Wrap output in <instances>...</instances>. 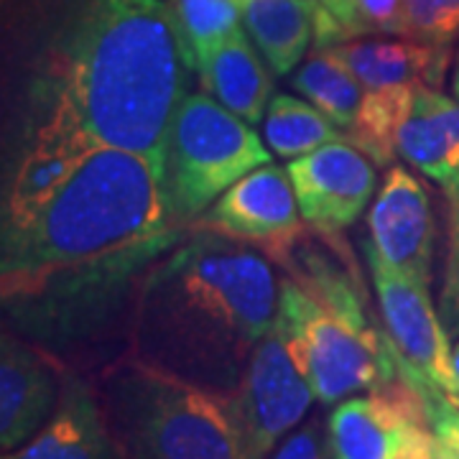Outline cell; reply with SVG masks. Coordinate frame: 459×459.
<instances>
[{
	"mask_svg": "<svg viewBox=\"0 0 459 459\" xmlns=\"http://www.w3.org/2000/svg\"><path fill=\"white\" fill-rule=\"evenodd\" d=\"M281 283L247 243L199 228L141 283L131 352L189 383L235 395L279 316Z\"/></svg>",
	"mask_w": 459,
	"mask_h": 459,
	"instance_id": "1",
	"label": "cell"
},
{
	"mask_svg": "<svg viewBox=\"0 0 459 459\" xmlns=\"http://www.w3.org/2000/svg\"><path fill=\"white\" fill-rule=\"evenodd\" d=\"M174 243L161 166L92 146L26 228L3 232V299L31 301L113 281Z\"/></svg>",
	"mask_w": 459,
	"mask_h": 459,
	"instance_id": "2",
	"label": "cell"
},
{
	"mask_svg": "<svg viewBox=\"0 0 459 459\" xmlns=\"http://www.w3.org/2000/svg\"><path fill=\"white\" fill-rule=\"evenodd\" d=\"M189 72L171 0H92L69 36L56 102L92 146L161 166Z\"/></svg>",
	"mask_w": 459,
	"mask_h": 459,
	"instance_id": "3",
	"label": "cell"
},
{
	"mask_svg": "<svg viewBox=\"0 0 459 459\" xmlns=\"http://www.w3.org/2000/svg\"><path fill=\"white\" fill-rule=\"evenodd\" d=\"M92 383L120 459H253L235 395L133 352L108 362Z\"/></svg>",
	"mask_w": 459,
	"mask_h": 459,
	"instance_id": "4",
	"label": "cell"
},
{
	"mask_svg": "<svg viewBox=\"0 0 459 459\" xmlns=\"http://www.w3.org/2000/svg\"><path fill=\"white\" fill-rule=\"evenodd\" d=\"M271 164V151L240 115L207 92L181 100L166 135L161 184L174 228L192 225L238 179Z\"/></svg>",
	"mask_w": 459,
	"mask_h": 459,
	"instance_id": "5",
	"label": "cell"
},
{
	"mask_svg": "<svg viewBox=\"0 0 459 459\" xmlns=\"http://www.w3.org/2000/svg\"><path fill=\"white\" fill-rule=\"evenodd\" d=\"M276 327L316 401L327 406L373 391L398 376L383 329L329 309L294 279L281 281Z\"/></svg>",
	"mask_w": 459,
	"mask_h": 459,
	"instance_id": "6",
	"label": "cell"
},
{
	"mask_svg": "<svg viewBox=\"0 0 459 459\" xmlns=\"http://www.w3.org/2000/svg\"><path fill=\"white\" fill-rule=\"evenodd\" d=\"M362 247L376 283L383 334L391 344L398 376L406 377L427 403L449 398L459 406L449 332L434 309L429 286L391 268L368 243Z\"/></svg>",
	"mask_w": 459,
	"mask_h": 459,
	"instance_id": "7",
	"label": "cell"
},
{
	"mask_svg": "<svg viewBox=\"0 0 459 459\" xmlns=\"http://www.w3.org/2000/svg\"><path fill=\"white\" fill-rule=\"evenodd\" d=\"M398 156L429 181L442 186L446 199V268L442 316L449 334H459V100L439 87H419L411 113L398 135Z\"/></svg>",
	"mask_w": 459,
	"mask_h": 459,
	"instance_id": "8",
	"label": "cell"
},
{
	"mask_svg": "<svg viewBox=\"0 0 459 459\" xmlns=\"http://www.w3.org/2000/svg\"><path fill=\"white\" fill-rule=\"evenodd\" d=\"M309 380L301 376L279 327L255 344L235 403L253 459H268L271 452L294 431L314 403Z\"/></svg>",
	"mask_w": 459,
	"mask_h": 459,
	"instance_id": "9",
	"label": "cell"
},
{
	"mask_svg": "<svg viewBox=\"0 0 459 459\" xmlns=\"http://www.w3.org/2000/svg\"><path fill=\"white\" fill-rule=\"evenodd\" d=\"M199 228L261 247L281 261L301 235V210L289 171L276 164L253 169L204 212Z\"/></svg>",
	"mask_w": 459,
	"mask_h": 459,
	"instance_id": "10",
	"label": "cell"
},
{
	"mask_svg": "<svg viewBox=\"0 0 459 459\" xmlns=\"http://www.w3.org/2000/svg\"><path fill=\"white\" fill-rule=\"evenodd\" d=\"M301 217L322 235L350 228L376 192V161L350 141L327 143L286 166Z\"/></svg>",
	"mask_w": 459,
	"mask_h": 459,
	"instance_id": "11",
	"label": "cell"
},
{
	"mask_svg": "<svg viewBox=\"0 0 459 459\" xmlns=\"http://www.w3.org/2000/svg\"><path fill=\"white\" fill-rule=\"evenodd\" d=\"M368 230L370 240L365 243L391 268L431 286L437 220L424 181L403 166H388L368 214Z\"/></svg>",
	"mask_w": 459,
	"mask_h": 459,
	"instance_id": "12",
	"label": "cell"
},
{
	"mask_svg": "<svg viewBox=\"0 0 459 459\" xmlns=\"http://www.w3.org/2000/svg\"><path fill=\"white\" fill-rule=\"evenodd\" d=\"M406 424H431L429 403L406 377L395 376L362 398H344L329 413V457L391 459Z\"/></svg>",
	"mask_w": 459,
	"mask_h": 459,
	"instance_id": "13",
	"label": "cell"
},
{
	"mask_svg": "<svg viewBox=\"0 0 459 459\" xmlns=\"http://www.w3.org/2000/svg\"><path fill=\"white\" fill-rule=\"evenodd\" d=\"M65 368L41 347L3 332L0 340V446L13 452L47 427L62 398Z\"/></svg>",
	"mask_w": 459,
	"mask_h": 459,
	"instance_id": "14",
	"label": "cell"
},
{
	"mask_svg": "<svg viewBox=\"0 0 459 459\" xmlns=\"http://www.w3.org/2000/svg\"><path fill=\"white\" fill-rule=\"evenodd\" d=\"M90 148L92 143L87 141L82 128L56 102L47 126L39 128L33 146L21 159L16 177L11 181L3 212V232L26 228L41 212V207L65 186V181L72 177Z\"/></svg>",
	"mask_w": 459,
	"mask_h": 459,
	"instance_id": "15",
	"label": "cell"
},
{
	"mask_svg": "<svg viewBox=\"0 0 459 459\" xmlns=\"http://www.w3.org/2000/svg\"><path fill=\"white\" fill-rule=\"evenodd\" d=\"M3 459H120L95 383L66 370L59 406L47 427Z\"/></svg>",
	"mask_w": 459,
	"mask_h": 459,
	"instance_id": "16",
	"label": "cell"
},
{
	"mask_svg": "<svg viewBox=\"0 0 459 459\" xmlns=\"http://www.w3.org/2000/svg\"><path fill=\"white\" fill-rule=\"evenodd\" d=\"M358 77L362 90L442 87L452 47H427L411 39H352L327 47Z\"/></svg>",
	"mask_w": 459,
	"mask_h": 459,
	"instance_id": "17",
	"label": "cell"
},
{
	"mask_svg": "<svg viewBox=\"0 0 459 459\" xmlns=\"http://www.w3.org/2000/svg\"><path fill=\"white\" fill-rule=\"evenodd\" d=\"M197 77L207 95L250 126H258L265 117L273 82L243 31L207 51L197 62Z\"/></svg>",
	"mask_w": 459,
	"mask_h": 459,
	"instance_id": "18",
	"label": "cell"
},
{
	"mask_svg": "<svg viewBox=\"0 0 459 459\" xmlns=\"http://www.w3.org/2000/svg\"><path fill=\"white\" fill-rule=\"evenodd\" d=\"M243 23L263 59L276 74H289L314 39L312 8L307 0H240Z\"/></svg>",
	"mask_w": 459,
	"mask_h": 459,
	"instance_id": "19",
	"label": "cell"
},
{
	"mask_svg": "<svg viewBox=\"0 0 459 459\" xmlns=\"http://www.w3.org/2000/svg\"><path fill=\"white\" fill-rule=\"evenodd\" d=\"M263 135H265L268 148L283 159H299L327 143L350 141L347 131H342L316 105L294 95L271 98L265 117H263Z\"/></svg>",
	"mask_w": 459,
	"mask_h": 459,
	"instance_id": "20",
	"label": "cell"
},
{
	"mask_svg": "<svg viewBox=\"0 0 459 459\" xmlns=\"http://www.w3.org/2000/svg\"><path fill=\"white\" fill-rule=\"evenodd\" d=\"M419 87H383L365 90L360 110L347 131L352 146L370 156L376 166H394L398 156V135L406 123Z\"/></svg>",
	"mask_w": 459,
	"mask_h": 459,
	"instance_id": "21",
	"label": "cell"
},
{
	"mask_svg": "<svg viewBox=\"0 0 459 459\" xmlns=\"http://www.w3.org/2000/svg\"><path fill=\"white\" fill-rule=\"evenodd\" d=\"M291 87L332 117L342 131L352 128L365 92L358 77L327 49H314L309 54V59L291 77Z\"/></svg>",
	"mask_w": 459,
	"mask_h": 459,
	"instance_id": "22",
	"label": "cell"
},
{
	"mask_svg": "<svg viewBox=\"0 0 459 459\" xmlns=\"http://www.w3.org/2000/svg\"><path fill=\"white\" fill-rule=\"evenodd\" d=\"M171 8L195 72L207 51L243 31L240 0H171Z\"/></svg>",
	"mask_w": 459,
	"mask_h": 459,
	"instance_id": "23",
	"label": "cell"
},
{
	"mask_svg": "<svg viewBox=\"0 0 459 459\" xmlns=\"http://www.w3.org/2000/svg\"><path fill=\"white\" fill-rule=\"evenodd\" d=\"M401 36L427 47H452L459 39V0H403Z\"/></svg>",
	"mask_w": 459,
	"mask_h": 459,
	"instance_id": "24",
	"label": "cell"
},
{
	"mask_svg": "<svg viewBox=\"0 0 459 459\" xmlns=\"http://www.w3.org/2000/svg\"><path fill=\"white\" fill-rule=\"evenodd\" d=\"M314 18V49H327L365 36L358 0H307Z\"/></svg>",
	"mask_w": 459,
	"mask_h": 459,
	"instance_id": "25",
	"label": "cell"
},
{
	"mask_svg": "<svg viewBox=\"0 0 459 459\" xmlns=\"http://www.w3.org/2000/svg\"><path fill=\"white\" fill-rule=\"evenodd\" d=\"M268 459H332L329 457L327 434L322 431V421L312 416L301 427H296L283 442L271 452Z\"/></svg>",
	"mask_w": 459,
	"mask_h": 459,
	"instance_id": "26",
	"label": "cell"
},
{
	"mask_svg": "<svg viewBox=\"0 0 459 459\" xmlns=\"http://www.w3.org/2000/svg\"><path fill=\"white\" fill-rule=\"evenodd\" d=\"M403 0H358L365 36H401Z\"/></svg>",
	"mask_w": 459,
	"mask_h": 459,
	"instance_id": "27",
	"label": "cell"
},
{
	"mask_svg": "<svg viewBox=\"0 0 459 459\" xmlns=\"http://www.w3.org/2000/svg\"><path fill=\"white\" fill-rule=\"evenodd\" d=\"M429 421L434 434L459 457V406L449 398H437L429 403Z\"/></svg>",
	"mask_w": 459,
	"mask_h": 459,
	"instance_id": "28",
	"label": "cell"
},
{
	"mask_svg": "<svg viewBox=\"0 0 459 459\" xmlns=\"http://www.w3.org/2000/svg\"><path fill=\"white\" fill-rule=\"evenodd\" d=\"M427 459H459L446 444L437 437V442H434V446H431V452H429V457Z\"/></svg>",
	"mask_w": 459,
	"mask_h": 459,
	"instance_id": "29",
	"label": "cell"
},
{
	"mask_svg": "<svg viewBox=\"0 0 459 459\" xmlns=\"http://www.w3.org/2000/svg\"><path fill=\"white\" fill-rule=\"evenodd\" d=\"M452 92H455V98L459 100V54L457 62H455V69H452Z\"/></svg>",
	"mask_w": 459,
	"mask_h": 459,
	"instance_id": "30",
	"label": "cell"
},
{
	"mask_svg": "<svg viewBox=\"0 0 459 459\" xmlns=\"http://www.w3.org/2000/svg\"><path fill=\"white\" fill-rule=\"evenodd\" d=\"M452 365H455V377H457V388H459V342L457 347H452Z\"/></svg>",
	"mask_w": 459,
	"mask_h": 459,
	"instance_id": "31",
	"label": "cell"
}]
</instances>
